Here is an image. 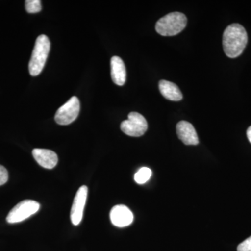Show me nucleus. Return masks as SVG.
Returning <instances> with one entry per match:
<instances>
[{"label":"nucleus","instance_id":"1a4fd4ad","mask_svg":"<svg viewBox=\"0 0 251 251\" xmlns=\"http://www.w3.org/2000/svg\"><path fill=\"white\" fill-rule=\"evenodd\" d=\"M176 133L183 143L186 145H196L199 139L196 130L189 122L181 121L176 125Z\"/></svg>","mask_w":251,"mask_h":251},{"label":"nucleus","instance_id":"6e6552de","mask_svg":"<svg viewBox=\"0 0 251 251\" xmlns=\"http://www.w3.org/2000/svg\"><path fill=\"white\" fill-rule=\"evenodd\" d=\"M110 217L112 224L118 227L130 226L134 219L132 211L123 204L113 206L110 211Z\"/></svg>","mask_w":251,"mask_h":251},{"label":"nucleus","instance_id":"f03ea898","mask_svg":"<svg viewBox=\"0 0 251 251\" xmlns=\"http://www.w3.org/2000/svg\"><path fill=\"white\" fill-rule=\"evenodd\" d=\"M50 50V42L48 36H38L29 63V72L31 75L36 76L42 72L47 60Z\"/></svg>","mask_w":251,"mask_h":251},{"label":"nucleus","instance_id":"0eeeda50","mask_svg":"<svg viewBox=\"0 0 251 251\" xmlns=\"http://www.w3.org/2000/svg\"><path fill=\"white\" fill-rule=\"evenodd\" d=\"M88 194V188L82 186L79 188L74 198L71 211V220L74 226H78L83 216L84 208Z\"/></svg>","mask_w":251,"mask_h":251},{"label":"nucleus","instance_id":"9b49d317","mask_svg":"<svg viewBox=\"0 0 251 251\" xmlns=\"http://www.w3.org/2000/svg\"><path fill=\"white\" fill-rule=\"evenodd\" d=\"M111 67V77L116 85H125L126 80V69L123 60L120 57L114 56L110 60Z\"/></svg>","mask_w":251,"mask_h":251},{"label":"nucleus","instance_id":"7ed1b4c3","mask_svg":"<svg viewBox=\"0 0 251 251\" xmlns=\"http://www.w3.org/2000/svg\"><path fill=\"white\" fill-rule=\"evenodd\" d=\"M187 18L182 13L173 12L166 15L158 20L156 24V30L164 36L176 35L186 27Z\"/></svg>","mask_w":251,"mask_h":251},{"label":"nucleus","instance_id":"f257e3e1","mask_svg":"<svg viewBox=\"0 0 251 251\" xmlns=\"http://www.w3.org/2000/svg\"><path fill=\"white\" fill-rule=\"evenodd\" d=\"M248 35L245 28L234 23L226 28L223 35L225 53L229 58H236L242 54L247 45Z\"/></svg>","mask_w":251,"mask_h":251},{"label":"nucleus","instance_id":"f3484780","mask_svg":"<svg viewBox=\"0 0 251 251\" xmlns=\"http://www.w3.org/2000/svg\"><path fill=\"white\" fill-rule=\"evenodd\" d=\"M247 134L248 139H249V142L251 143V126L249 128H248Z\"/></svg>","mask_w":251,"mask_h":251},{"label":"nucleus","instance_id":"2eb2a0df","mask_svg":"<svg viewBox=\"0 0 251 251\" xmlns=\"http://www.w3.org/2000/svg\"><path fill=\"white\" fill-rule=\"evenodd\" d=\"M8 179H9V173L7 170L4 166L0 165V186L6 184Z\"/></svg>","mask_w":251,"mask_h":251},{"label":"nucleus","instance_id":"39448f33","mask_svg":"<svg viewBox=\"0 0 251 251\" xmlns=\"http://www.w3.org/2000/svg\"><path fill=\"white\" fill-rule=\"evenodd\" d=\"M148 128L146 119L136 112H132L128 115V120L121 124V130L125 134L132 137H140L145 134Z\"/></svg>","mask_w":251,"mask_h":251},{"label":"nucleus","instance_id":"dca6fc26","mask_svg":"<svg viewBox=\"0 0 251 251\" xmlns=\"http://www.w3.org/2000/svg\"><path fill=\"white\" fill-rule=\"evenodd\" d=\"M237 251H251V236L238 246Z\"/></svg>","mask_w":251,"mask_h":251},{"label":"nucleus","instance_id":"20e7f679","mask_svg":"<svg viewBox=\"0 0 251 251\" xmlns=\"http://www.w3.org/2000/svg\"><path fill=\"white\" fill-rule=\"evenodd\" d=\"M40 208V204L31 200H25L18 203L11 209L6 217L9 224H17L35 214Z\"/></svg>","mask_w":251,"mask_h":251},{"label":"nucleus","instance_id":"f8f14e48","mask_svg":"<svg viewBox=\"0 0 251 251\" xmlns=\"http://www.w3.org/2000/svg\"><path fill=\"white\" fill-rule=\"evenodd\" d=\"M160 92L166 99L173 101H179L183 98L179 87L173 82L162 80L159 82Z\"/></svg>","mask_w":251,"mask_h":251},{"label":"nucleus","instance_id":"4468645a","mask_svg":"<svg viewBox=\"0 0 251 251\" xmlns=\"http://www.w3.org/2000/svg\"><path fill=\"white\" fill-rule=\"evenodd\" d=\"M25 9L29 14L40 12L42 9L40 0H27L25 1Z\"/></svg>","mask_w":251,"mask_h":251},{"label":"nucleus","instance_id":"9d476101","mask_svg":"<svg viewBox=\"0 0 251 251\" xmlns=\"http://www.w3.org/2000/svg\"><path fill=\"white\" fill-rule=\"evenodd\" d=\"M32 155L36 161L46 169H52L58 162L57 153L52 150L36 148L33 150Z\"/></svg>","mask_w":251,"mask_h":251},{"label":"nucleus","instance_id":"423d86ee","mask_svg":"<svg viewBox=\"0 0 251 251\" xmlns=\"http://www.w3.org/2000/svg\"><path fill=\"white\" fill-rule=\"evenodd\" d=\"M80 101L76 97H73L58 109L54 120L59 125H69L76 120L80 112Z\"/></svg>","mask_w":251,"mask_h":251},{"label":"nucleus","instance_id":"ddd939ff","mask_svg":"<svg viewBox=\"0 0 251 251\" xmlns=\"http://www.w3.org/2000/svg\"><path fill=\"white\" fill-rule=\"evenodd\" d=\"M151 174H152V172L150 168H146V167L140 168L134 175L135 182L139 184H145L150 179Z\"/></svg>","mask_w":251,"mask_h":251}]
</instances>
